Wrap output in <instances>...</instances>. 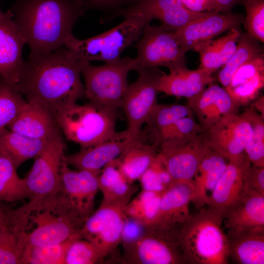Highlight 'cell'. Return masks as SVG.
<instances>
[{"label":"cell","mask_w":264,"mask_h":264,"mask_svg":"<svg viewBox=\"0 0 264 264\" xmlns=\"http://www.w3.org/2000/svg\"><path fill=\"white\" fill-rule=\"evenodd\" d=\"M228 162L225 157L210 148L193 180L194 193L192 201L196 209L206 205Z\"/></svg>","instance_id":"cell-27"},{"label":"cell","mask_w":264,"mask_h":264,"mask_svg":"<svg viewBox=\"0 0 264 264\" xmlns=\"http://www.w3.org/2000/svg\"><path fill=\"white\" fill-rule=\"evenodd\" d=\"M28 218L21 214L9 226L0 230V264H23L28 247Z\"/></svg>","instance_id":"cell-29"},{"label":"cell","mask_w":264,"mask_h":264,"mask_svg":"<svg viewBox=\"0 0 264 264\" xmlns=\"http://www.w3.org/2000/svg\"><path fill=\"white\" fill-rule=\"evenodd\" d=\"M88 62L65 45L24 61L18 89L29 103L39 105L55 119L56 115L85 96L81 68Z\"/></svg>","instance_id":"cell-1"},{"label":"cell","mask_w":264,"mask_h":264,"mask_svg":"<svg viewBox=\"0 0 264 264\" xmlns=\"http://www.w3.org/2000/svg\"><path fill=\"white\" fill-rule=\"evenodd\" d=\"M245 17L232 13L223 14L217 11L191 21L175 32L176 39L186 52L197 45L213 40L233 28L243 23Z\"/></svg>","instance_id":"cell-17"},{"label":"cell","mask_w":264,"mask_h":264,"mask_svg":"<svg viewBox=\"0 0 264 264\" xmlns=\"http://www.w3.org/2000/svg\"><path fill=\"white\" fill-rule=\"evenodd\" d=\"M218 5V12L227 14L231 13L232 8L242 0H216Z\"/></svg>","instance_id":"cell-51"},{"label":"cell","mask_w":264,"mask_h":264,"mask_svg":"<svg viewBox=\"0 0 264 264\" xmlns=\"http://www.w3.org/2000/svg\"><path fill=\"white\" fill-rule=\"evenodd\" d=\"M25 39L16 25L11 10L0 19V77L18 88L24 61Z\"/></svg>","instance_id":"cell-19"},{"label":"cell","mask_w":264,"mask_h":264,"mask_svg":"<svg viewBox=\"0 0 264 264\" xmlns=\"http://www.w3.org/2000/svg\"><path fill=\"white\" fill-rule=\"evenodd\" d=\"M75 239L58 243L28 246L23 264H65L67 249Z\"/></svg>","instance_id":"cell-38"},{"label":"cell","mask_w":264,"mask_h":264,"mask_svg":"<svg viewBox=\"0 0 264 264\" xmlns=\"http://www.w3.org/2000/svg\"><path fill=\"white\" fill-rule=\"evenodd\" d=\"M138 65L136 71L146 68L164 66L170 71L186 66V52L174 32L160 26L147 24L134 44Z\"/></svg>","instance_id":"cell-10"},{"label":"cell","mask_w":264,"mask_h":264,"mask_svg":"<svg viewBox=\"0 0 264 264\" xmlns=\"http://www.w3.org/2000/svg\"><path fill=\"white\" fill-rule=\"evenodd\" d=\"M117 110L89 102L73 104L60 111L55 120L66 138L86 148L116 133Z\"/></svg>","instance_id":"cell-4"},{"label":"cell","mask_w":264,"mask_h":264,"mask_svg":"<svg viewBox=\"0 0 264 264\" xmlns=\"http://www.w3.org/2000/svg\"><path fill=\"white\" fill-rule=\"evenodd\" d=\"M8 127L12 132L32 138L49 141L62 138L53 116L42 107L28 102Z\"/></svg>","instance_id":"cell-24"},{"label":"cell","mask_w":264,"mask_h":264,"mask_svg":"<svg viewBox=\"0 0 264 264\" xmlns=\"http://www.w3.org/2000/svg\"><path fill=\"white\" fill-rule=\"evenodd\" d=\"M11 158L0 149V202H13L28 198L24 178L17 172Z\"/></svg>","instance_id":"cell-32"},{"label":"cell","mask_w":264,"mask_h":264,"mask_svg":"<svg viewBox=\"0 0 264 264\" xmlns=\"http://www.w3.org/2000/svg\"><path fill=\"white\" fill-rule=\"evenodd\" d=\"M204 131L193 115L177 119L160 132L156 138L160 144L164 141L185 139Z\"/></svg>","instance_id":"cell-42"},{"label":"cell","mask_w":264,"mask_h":264,"mask_svg":"<svg viewBox=\"0 0 264 264\" xmlns=\"http://www.w3.org/2000/svg\"><path fill=\"white\" fill-rule=\"evenodd\" d=\"M27 216L28 246L80 238L79 232L84 222L65 203L58 192L45 198Z\"/></svg>","instance_id":"cell-5"},{"label":"cell","mask_w":264,"mask_h":264,"mask_svg":"<svg viewBox=\"0 0 264 264\" xmlns=\"http://www.w3.org/2000/svg\"><path fill=\"white\" fill-rule=\"evenodd\" d=\"M135 138L131 137L127 130L116 132L110 138L88 148H81L77 153L65 155L64 158L69 165L99 175L101 170L118 158Z\"/></svg>","instance_id":"cell-20"},{"label":"cell","mask_w":264,"mask_h":264,"mask_svg":"<svg viewBox=\"0 0 264 264\" xmlns=\"http://www.w3.org/2000/svg\"><path fill=\"white\" fill-rule=\"evenodd\" d=\"M222 223L227 230L226 234L264 228V196L246 189L241 200L225 214Z\"/></svg>","instance_id":"cell-25"},{"label":"cell","mask_w":264,"mask_h":264,"mask_svg":"<svg viewBox=\"0 0 264 264\" xmlns=\"http://www.w3.org/2000/svg\"><path fill=\"white\" fill-rule=\"evenodd\" d=\"M181 226L178 239L185 264H226L228 243L221 223L201 207Z\"/></svg>","instance_id":"cell-3"},{"label":"cell","mask_w":264,"mask_h":264,"mask_svg":"<svg viewBox=\"0 0 264 264\" xmlns=\"http://www.w3.org/2000/svg\"><path fill=\"white\" fill-rule=\"evenodd\" d=\"M5 13L2 12L0 8V19H1L3 17V16L5 14Z\"/></svg>","instance_id":"cell-53"},{"label":"cell","mask_w":264,"mask_h":264,"mask_svg":"<svg viewBox=\"0 0 264 264\" xmlns=\"http://www.w3.org/2000/svg\"><path fill=\"white\" fill-rule=\"evenodd\" d=\"M142 190L163 193L173 183V179L158 154L138 180Z\"/></svg>","instance_id":"cell-39"},{"label":"cell","mask_w":264,"mask_h":264,"mask_svg":"<svg viewBox=\"0 0 264 264\" xmlns=\"http://www.w3.org/2000/svg\"><path fill=\"white\" fill-rule=\"evenodd\" d=\"M208 12H196L186 7L180 0H140L134 4L122 9L114 15L125 16L140 14L151 20L156 19L163 29L176 32L179 29Z\"/></svg>","instance_id":"cell-18"},{"label":"cell","mask_w":264,"mask_h":264,"mask_svg":"<svg viewBox=\"0 0 264 264\" xmlns=\"http://www.w3.org/2000/svg\"><path fill=\"white\" fill-rule=\"evenodd\" d=\"M262 53L263 47L261 42L247 32H241L235 53L218 73V79L222 87L228 85L232 75L238 67Z\"/></svg>","instance_id":"cell-33"},{"label":"cell","mask_w":264,"mask_h":264,"mask_svg":"<svg viewBox=\"0 0 264 264\" xmlns=\"http://www.w3.org/2000/svg\"><path fill=\"white\" fill-rule=\"evenodd\" d=\"M252 132L244 153L251 164L264 167V117L251 105L245 110Z\"/></svg>","instance_id":"cell-37"},{"label":"cell","mask_w":264,"mask_h":264,"mask_svg":"<svg viewBox=\"0 0 264 264\" xmlns=\"http://www.w3.org/2000/svg\"><path fill=\"white\" fill-rule=\"evenodd\" d=\"M193 50L199 53L200 60L199 67L211 74L221 68V58L216 39L201 43Z\"/></svg>","instance_id":"cell-44"},{"label":"cell","mask_w":264,"mask_h":264,"mask_svg":"<svg viewBox=\"0 0 264 264\" xmlns=\"http://www.w3.org/2000/svg\"><path fill=\"white\" fill-rule=\"evenodd\" d=\"M245 187L264 196V167L251 165L245 174Z\"/></svg>","instance_id":"cell-48"},{"label":"cell","mask_w":264,"mask_h":264,"mask_svg":"<svg viewBox=\"0 0 264 264\" xmlns=\"http://www.w3.org/2000/svg\"><path fill=\"white\" fill-rule=\"evenodd\" d=\"M130 144L115 162L119 171L130 184L138 180L152 163L159 151V144L146 129Z\"/></svg>","instance_id":"cell-23"},{"label":"cell","mask_w":264,"mask_h":264,"mask_svg":"<svg viewBox=\"0 0 264 264\" xmlns=\"http://www.w3.org/2000/svg\"><path fill=\"white\" fill-rule=\"evenodd\" d=\"M229 258L238 264H264V228L226 234Z\"/></svg>","instance_id":"cell-28"},{"label":"cell","mask_w":264,"mask_h":264,"mask_svg":"<svg viewBox=\"0 0 264 264\" xmlns=\"http://www.w3.org/2000/svg\"><path fill=\"white\" fill-rule=\"evenodd\" d=\"M163 193L142 190L125 206L126 215L145 227L149 226L157 213Z\"/></svg>","instance_id":"cell-34"},{"label":"cell","mask_w":264,"mask_h":264,"mask_svg":"<svg viewBox=\"0 0 264 264\" xmlns=\"http://www.w3.org/2000/svg\"><path fill=\"white\" fill-rule=\"evenodd\" d=\"M214 80L212 74L203 68L191 70L186 66L171 70L169 74L163 72L159 79L157 88L159 92L167 95L188 99Z\"/></svg>","instance_id":"cell-26"},{"label":"cell","mask_w":264,"mask_h":264,"mask_svg":"<svg viewBox=\"0 0 264 264\" xmlns=\"http://www.w3.org/2000/svg\"><path fill=\"white\" fill-rule=\"evenodd\" d=\"M50 141L30 138L7 129L0 133V149L17 168L27 160L38 156Z\"/></svg>","instance_id":"cell-31"},{"label":"cell","mask_w":264,"mask_h":264,"mask_svg":"<svg viewBox=\"0 0 264 264\" xmlns=\"http://www.w3.org/2000/svg\"><path fill=\"white\" fill-rule=\"evenodd\" d=\"M241 32L239 28H233L216 39L220 56L221 68L235 53Z\"/></svg>","instance_id":"cell-47"},{"label":"cell","mask_w":264,"mask_h":264,"mask_svg":"<svg viewBox=\"0 0 264 264\" xmlns=\"http://www.w3.org/2000/svg\"><path fill=\"white\" fill-rule=\"evenodd\" d=\"M138 67L136 58L129 57L101 66L85 64L81 68L85 96L89 102L117 110L129 85V73Z\"/></svg>","instance_id":"cell-7"},{"label":"cell","mask_w":264,"mask_h":264,"mask_svg":"<svg viewBox=\"0 0 264 264\" xmlns=\"http://www.w3.org/2000/svg\"><path fill=\"white\" fill-rule=\"evenodd\" d=\"M189 10L196 12L217 11L216 0H180Z\"/></svg>","instance_id":"cell-50"},{"label":"cell","mask_w":264,"mask_h":264,"mask_svg":"<svg viewBox=\"0 0 264 264\" xmlns=\"http://www.w3.org/2000/svg\"><path fill=\"white\" fill-rule=\"evenodd\" d=\"M251 165L246 155L239 160L229 161L208 199L207 208L221 224L227 212L245 192V176Z\"/></svg>","instance_id":"cell-16"},{"label":"cell","mask_w":264,"mask_h":264,"mask_svg":"<svg viewBox=\"0 0 264 264\" xmlns=\"http://www.w3.org/2000/svg\"><path fill=\"white\" fill-rule=\"evenodd\" d=\"M137 80L129 85L120 107L125 114L129 136L136 138L152 111L157 104V85L163 73L157 67L137 71Z\"/></svg>","instance_id":"cell-11"},{"label":"cell","mask_w":264,"mask_h":264,"mask_svg":"<svg viewBox=\"0 0 264 264\" xmlns=\"http://www.w3.org/2000/svg\"><path fill=\"white\" fill-rule=\"evenodd\" d=\"M98 176L88 170L70 169L64 157L61 167V188L58 193L84 222L93 213L99 190Z\"/></svg>","instance_id":"cell-14"},{"label":"cell","mask_w":264,"mask_h":264,"mask_svg":"<svg viewBox=\"0 0 264 264\" xmlns=\"http://www.w3.org/2000/svg\"><path fill=\"white\" fill-rule=\"evenodd\" d=\"M97 179L99 190L103 195L102 203L126 206L136 192V187L129 183L114 160L101 170Z\"/></svg>","instance_id":"cell-30"},{"label":"cell","mask_w":264,"mask_h":264,"mask_svg":"<svg viewBox=\"0 0 264 264\" xmlns=\"http://www.w3.org/2000/svg\"><path fill=\"white\" fill-rule=\"evenodd\" d=\"M246 17L244 26L246 32L261 43L264 42V0H242Z\"/></svg>","instance_id":"cell-41"},{"label":"cell","mask_w":264,"mask_h":264,"mask_svg":"<svg viewBox=\"0 0 264 264\" xmlns=\"http://www.w3.org/2000/svg\"><path fill=\"white\" fill-rule=\"evenodd\" d=\"M145 228L137 220L127 217L122 230L121 243L123 245L136 241L143 234Z\"/></svg>","instance_id":"cell-49"},{"label":"cell","mask_w":264,"mask_h":264,"mask_svg":"<svg viewBox=\"0 0 264 264\" xmlns=\"http://www.w3.org/2000/svg\"><path fill=\"white\" fill-rule=\"evenodd\" d=\"M125 206L101 203L80 230V238L92 243L103 259L112 253L121 242L122 230L127 218Z\"/></svg>","instance_id":"cell-13"},{"label":"cell","mask_w":264,"mask_h":264,"mask_svg":"<svg viewBox=\"0 0 264 264\" xmlns=\"http://www.w3.org/2000/svg\"><path fill=\"white\" fill-rule=\"evenodd\" d=\"M264 87V72H262L232 88L225 90L239 108L256 99Z\"/></svg>","instance_id":"cell-43"},{"label":"cell","mask_w":264,"mask_h":264,"mask_svg":"<svg viewBox=\"0 0 264 264\" xmlns=\"http://www.w3.org/2000/svg\"><path fill=\"white\" fill-rule=\"evenodd\" d=\"M262 72H264V53L238 67L224 88L226 90L232 88Z\"/></svg>","instance_id":"cell-45"},{"label":"cell","mask_w":264,"mask_h":264,"mask_svg":"<svg viewBox=\"0 0 264 264\" xmlns=\"http://www.w3.org/2000/svg\"><path fill=\"white\" fill-rule=\"evenodd\" d=\"M27 104L28 102L16 87L0 77V133Z\"/></svg>","instance_id":"cell-35"},{"label":"cell","mask_w":264,"mask_h":264,"mask_svg":"<svg viewBox=\"0 0 264 264\" xmlns=\"http://www.w3.org/2000/svg\"><path fill=\"white\" fill-rule=\"evenodd\" d=\"M252 106L264 117V97L263 95L255 99Z\"/></svg>","instance_id":"cell-52"},{"label":"cell","mask_w":264,"mask_h":264,"mask_svg":"<svg viewBox=\"0 0 264 264\" xmlns=\"http://www.w3.org/2000/svg\"><path fill=\"white\" fill-rule=\"evenodd\" d=\"M62 138L49 142L24 177L28 201L20 208L26 215L45 198L57 193L61 188V167L65 154Z\"/></svg>","instance_id":"cell-9"},{"label":"cell","mask_w":264,"mask_h":264,"mask_svg":"<svg viewBox=\"0 0 264 264\" xmlns=\"http://www.w3.org/2000/svg\"><path fill=\"white\" fill-rule=\"evenodd\" d=\"M210 149L207 132L160 143L158 154L174 182L192 181Z\"/></svg>","instance_id":"cell-12"},{"label":"cell","mask_w":264,"mask_h":264,"mask_svg":"<svg viewBox=\"0 0 264 264\" xmlns=\"http://www.w3.org/2000/svg\"><path fill=\"white\" fill-rule=\"evenodd\" d=\"M181 226L146 227L136 241L123 245L118 262L126 264H185L178 239Z\"/></svg>","instance_id":"cell-8"},{"label":"cell","mask_w":264,"mask_h":264,"mask_svg":"<svg viewBox=\"0 0 264 264\" xmlns=\"http://www.w3.org/2000/svg\"><path fill=\"white\" fill-rule=\"evenodd\" d=\"M207 132L209 147L229 161H236L245 155L252 128L244 111L225 116Z\"/></svg>","instance_id":"cell-15"},{"label":"cell","mask_w":264,"mask_h":264,"mask_svg":"<svg viewBox=\"0 0 264 264\" xmlns=\"http://www.w3.org/2000/svg\"><path fill=\"white\" fill-rule=\"evenodd\" d=\"M103 260L92 243L84 239L76 238L67 249L65 264H94Z\"/></svg>","instance_id":"cell-40"},{"label":"cell","mask_w":264,"mask_h":264,"mask_svg":"<svg viewBox=\"0 0 264 264\" xmlns=\"http://www.w3.org/2000/svg\"><path fill=\"white\" fill-rule=\"evenodd\" d=\"M193 193V180L174 182L163 193L157 213L147 227L170 229L181 226L191 215L189 205Z\"/></svg>","instance_id":"cell-22"},{"label":"cell","mask_w":264,"mask_h":264,"mask_svg":"<svg viewBox=\"0 0 264 264\" xmlns=\"http://www.w3.org/2000/svg\"><path fill=\"white\" fill-rule=\"evenodd\" d=\"M11 11L34 58L65 45L86 9L82 0H16Z\"/></svg>","instance_id":"cell-2"},{"label":"cell","mask_w":264,"mask_h":264,"mask_svg":"<svg viewBox=\"0 0 264 264\" xmlns=\"http://www.w3.org/2000/svg\"><path fill=\"white\" fill-rule=\"evenodd\" d=\"M187 105L206 132L225 116L238 113L239 109L225 89L213 82L187 99Z\"/></svg>","instance_id":"cell-21"},{"label":"cell","mask_w":264,"mask_h":264,"mask_svg":"<svg viewBox=\"0 0 264 264\" xmlns=\"http://www.w3.org/2000/svg\"><path fill=\"white\" fill-rule=\"evenodd\" d=\"M124 18L118 25L96 36L83 40L73 36L65 45L86 62L117 61L125 49L135 44L145 26L152 21L140 14L128 15Z\"/></svg>","instance_id":"cell-6"},{"label":"cell","mask_w":264,"mask_h":264,"mask_svg":"<svg viewBox=\"0 0 264 264\" xmlns=\"http://www.w3.org/2000/svg\"><path fill=\"white\" fill-rule=\"evenodd\" d=\"M194 115L187 105L157 104L149 116L146 124L155 137L162 130L177 119Z\"/></svg>","instance_id":"cell-36"},{"label":"cell","mask_w":264,"mask_h":264,"mask_svg":"<svg viewBox=\"0 0 264 264\" xmlns=\"http://www.w3.org/2000/svg\"><path fill=\"white\" fill-rule=\"evenodd\" d=\"M140 0H82L86 10L96 9L110 13L109 19H112L120 10L132 6Z\"/></svg>","instance_id":"cell-46"}]
</instances>
